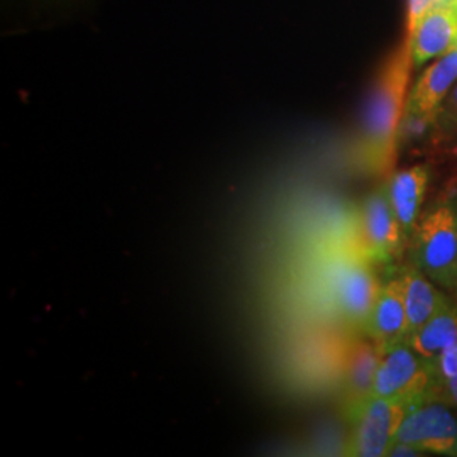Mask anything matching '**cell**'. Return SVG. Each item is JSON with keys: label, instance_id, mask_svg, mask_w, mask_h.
<instances>
[{"label": "cell", "instance_id": "1", "mask_svg": "<svg viewBox=\"0 0 457 457\" xmlns=\"http://www.w3.org/2000/svg\"><path fill=\"white\" fill-rule=\"evenodd\" d=\"M411 68L410 45L405 43L379 70L366 100L361 122V158L375 173L392 171L396 160L398 128L409 98Z\"/></svg>", "mask_w": 457, "mask_h": 457}, {"label": "cell", "instance_id": "2", "mask_svg": "<svg viewBox=\"0 0 457 457\" xmlns=\"http://www.w3.org/2000/svg\"><path fill=\"white\" fill-rule=\"evenodd\" d=\"M409 247L411 264L457 300V190L422 211Z\"/></svg>", "mask_w": 457, "mask_h": 457}, {"label": "cell", "instance_id": "3", "mask_svg": "<svg viewBox=\"0 0 457 457\" xmlns=\"http://www.w3.org/2000/svg\"><path fill=\"white\" fill-rule=\"evenodd\" d=\"M424 400L425 396H370L364 400L347 413L353 422V432L345 447V454L358 457L386 456L402 420L411 407Z\"/></svg>", "mask_w": 457, "mask_h": 457}, {"label": "cell", "instance_id": "4", "mask_svg": "<svg viewBox=\"0 0 457 457\" xmlns=\"http://www.w3.org/2000/svg\"><path fill=\"white\" fill-rule=\"evenodd\" d=\"M395 442L407 444L420 454L457 457V411L425 398L405 415Z\"/></svg>", "mask_w": 457, "mask_h": 457}, {"label": "cell", "instance_id": "5", "mask_svg": "<svg viewBox=\"0 0 457 457\" xmlns=\"http://www.w3.org/2000/svg\"><path fill=\"white\" fill-rule=\"evenodd\" d=\"M430 386V362L422 360L407 339L381 349L371 396H425Z\"/></svg>", "mask_w": 457, "mask_h": 457}, {"label": "cell", "instance_id": "6", "mask_svg": "<svg viewBox=\"0 0 457 457\" xmlns=\"http://www.w3.org/2000/svg\"><path fill=\"white\" fill-rule=\"evenodd\" d=\"M360 243L361 256L381 264L395 262L407 247L385 185L366 196L361 205Z\"/></svg>", "mask_w": 457, "mask_h": 457}, {"label": "cell", "instance_id": "7", "mask_svg": "<svg viewBox=\"0 0 457 457\" xmlns=\"http://www.w3.org/2000/svg\"><path fill=\"white\" fill-rule=\"evenodd\" d=\"M368 260H349L343 262L332 278V296L334 303L344 319L351 324L364 326L371 307L375 303L379 285L373 271L368 266Z\"/></svg>", "mask_w": 457, "mask_h": 457}, {"label": "cell", "instance_id": "8", "mask_svg": "<svg viewBox=\"0 0 457 457\" xmlns=\"http://www.w3.org/2000/svg\"><path fill=\"white\" fill-rule=\"evenodd\" d=\"M407 43L415 68L456 48L457 0H436Z\"/></svg>", "mask_w": 457, "mask_h": 457}, {"label": "cell", "instance_id": "9", "mask_svg": "<svg viewBox=\"0 0 457 457\" xmlns=\"http://www.w3.org/2000/svg\"><path fill=\"white\" fill-rule=\"evenodd\" d=\"M430 180L428 168L425 164H413L405 170L393 173L385 183L386 194L392 204L393 212L402 228L407 247L413 237L419 219L422 215L427 187Z\"/></svg>", "mask_w": 457, "mask_h": 457}, {"label": "cell", "instance_id": "10", "mask_svg": "<svg viewBox=\"0 0 457 457\" xmlns=\"http://www.w3.org/2000/svg\"><path fill=\"white\" fill-rule=\"evenodd\" d=\"M457 80V46L447 51L417 80L407 98L405 112L419 122L432 120L441 111V104Z\"/></svg>", "mask_w": 457, "mask_h": 457}, {"label": "cell", "instance_id": "11", "mask_svg": "<svg viewBox=\"0 0 457 457\" xmlns=\"http://www.w3.org/2000/svg\"><path fill=\"white\" fill-rule=\"evenodd\" d=\"M362 328L381 349L407 339V311L400 278L379 288Z\"/></svg>", "mask_w": 457, "mask_h": 457}, {"label": "cell", "instance_id": "12", "mask_svg": "<svg viewBox=\"0 0 457 457\" xmlns=\"http://www.w3.org/2000/svg\"><path fill=\"white\" fill-rule=\"evenodd\" d=\"M407 311V339L454 298L441 290L411 262L400 271Z\"/></svg>", "mask_w": 457, "mask_h": 457}, {"label": "cell", "instance_id": "13", "mask_svg": "<svg viewBox=\"0 0 457 457\" xmlns=\"http://www.w3.org/2000/svg\"><path fill=\"white\" fill-rule=\"evenodd\" d=\"M381 360V347L375 343L353 344L345 356V395L347 413L356 409L373 392L376 370Z\"/></svg>", "mask_w": 457, "mask_h": 457}, {"label": "cell", "instance_id": "14", "mask_svg": "<svg viewBox=\"0 0 457 457\" xmlns=\"http://www.w3.org/2000/svg\"><path fill=\"white\" fill-rule=\"evenodd\" d=\"M407 341L411 349L427 362H432L445 347L457 343V300L442 307Z\"/></svg>", "mask_w": 457, "mask_h": 457}, {"label": "cell", "instance_id": "15", "mask_svg": "<svg viewBox=\"0 0 457 457\" xmlns=\"http://www.w3.org/2000/svg\"><path fill=\"white\" fill-rule=\"evenodd\" d=\"M427 400H437L457 411V371L441 383L432 385L427 392Z\"/></svg>", "mask_w": 457, "mask_h": 457}, {"label": "cell", "instance_id": "16", "mask_svg": "<svg viewBox=\"0 0 457 457\" xmlns=\"http://www.w3.org/2000/svg\"><path fill=\"white\" fill-rule=\"evenodd\" d=\"M436 0H410L409 4V37L415 33L419 22L424 19L428 9Z\"/></svg>", "mask_w": 457, "mask_h": 457}, {"label": "cell", "instance_id": "17", "mask_svg": "<svg viewBox=\"0 0 457 457\" xmlns=\"http://www.w3.org/2000/svg\"><path fill=\"white\" fill-rule=\"evenodd\" d=\"M442 119L457 129V87L451 92L449 97H445V104L442 105L439 114Z\"/></svg>", "mask_w": 457, "mask_h": 457}]
</instances>
